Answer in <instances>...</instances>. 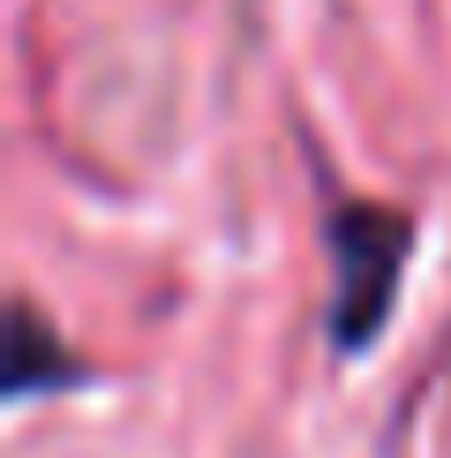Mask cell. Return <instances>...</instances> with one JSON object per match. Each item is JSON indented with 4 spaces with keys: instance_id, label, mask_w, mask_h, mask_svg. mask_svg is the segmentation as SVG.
Listing matches in <instances>:
<instances>
[{
    "instance_id": "obj_1",
    "label": "cell",
    "mask_w": 451,
    "mask_h": 458,
    "mask_svg": "<svg viewBox=\"0 0 451 458\" xmlns=\"http://www.w3.org/2000/svg\"><path fill=\"white\" fill-rule=\"evenodd\" d=\"M406 241H413L406 218H384V211H346L338 218V309H331L338 346H362L384 323L399 263H406Z\"/></svg>"
}]
</instances>
